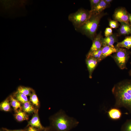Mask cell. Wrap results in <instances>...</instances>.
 Instances as JSON below:
<instances>
[{"label": "cell", "instance_id": "cell-1", "mask_svg": "<svg viewBox=\"0 0 131 131\" xmlns=\"http://www.w3.org/2000/svg\"><path fill=\"white\" fill-rule=\"evenodd\" d=\"M112 91L115 99V107H124L131 114V79L116 83Z\"/></svg>", "mask_w": 131, "mask_h": 131}, {"label": "cell", "instance_id": "cell-2", "mask_svg": "<svg viewBox=\"0 0 131 131\" xmlns=\"http://www.w3.org/2000/svg\"><path fill=\"white\" fill-rule=\"evenodd\" d=\"M50 120V128L53 131H70L79 123L77 119L68 116L62 109L52 116Z\"/></svg>", "mask_w": 131, "mask_h": 131}, {"label": "cell", "instance_id": "cell-3", "mask_svg": "<svg viewBox=\"0 0 131 131\" xmlns=\"http://www.w3.org/2000/svg\"><path fill=\"white\" fill-rule=\"evenodd\" d=\"M106 14L103 12L98 14H90L89 18L77 31L86 36L92 41L96 35V32L101 18Z\"/></svg>", "mask_w": 131, "mask_h": 131}, {"label": "cell", "instance_id": "cell-4", "mask_svg": "<svg viewBox=\"0 0 131 131\" xmlns=\"http://www.w3.org/2000/svg\"><path fill=\"white\" fill-rule=\"evenodd\" d=\"M90 16V10L80 8L76 12L70 14L68 18L69 21L72 23L75 29L83 25Z\"/></svg>", "mask_w": 131, "mask_h": 131}, {"label": "cell", "instance_id": "cell-5", "mask_svg": "<svg viewBox=\"0 0 131 131\" xmlns=\"http://www.w3.org/2000/svg\"><path fill=\"white\" fill-rule=\"evenodd\" d=\"M131 54V52L128 50L123 48H118L117 51L114 53L112 57L120 69H127L126 64Z\"/></svg>", "mask_w": 131, "mask_h": 131}, {"label": "cell", "instance_id": "cell-6", "mask_svg": "<svg viewBox=\"0 0 131 131\" xmlns=\"http://www.w3.org/2000/svg\"><path fill=\"white\" fill-rule=\"evenodd\" d=\"M129 14L125 8H118L115 10L113 15V17L116 21L130 25L129 20Z\"/></svg>", "mask_w": 131, "mask_h": 131}, {"label": "cell", "instance_id": "cell-7", "mask_svg": "<svg viewBox=\"0 0 131 131\" xmlns=\"http://www.w3.org/2000/svg\"><path fill=\"white\" fill-rule=\"evenodd\" d=\"M85 61L89 72V77L91 79L93 73L99 62L96 59L91 57L86 58Z\"/></svg>", "mask_w": 131, "mask_h": 131}, {"label": "cell", "instance_id": "cell-8", "mask_svg": "<svg viewBox=\"0 0 131 131\" xmlns=\"http://www.w3.org/2000/svg\"><path fill=\"white\" fill-rule=\"evenodd\" d=\"M103 37L101 32L97 35L93 40L89 52H92L100 49L102 47V39Z\"/></svg>", "mask_w": 131, "mask_h": 131}, {"label": "cell", "instance_id": "cell-9", "mask_svg": "<svg viewBox=\"0 0 131 131\" xmlns=\"http://www.w3.org/2000/svg\"><path fill=\"white\" fill-rule=\"evenodd\" d=\"M30 126L36 128L40 130L44 128L40 122L38 111L34 113L31 119L28 122L27 126Z\"/></svg>", "mask_w": 131, "mask_h": 131}, {"label": "cell", "instance_id": "cell-10", "mask_svg": "<svg viewBox=\"0 0 131 131\" xmlns=\"http://www.w3.org/2000/svg\"><path fill=\"white\" fill-rule=\"evenodd\" d=\"M107 113L109 117L114 120L120 119L122 115L121 110L119 108L115 107L110 108Z\"/></svg>", "mask_w": 131, "mask_h": 131}, {"label": "cell", "instance_id": "cell-11", "mask_svg": "<svg viewBox=\"0 0 131 131\" xmlns=\"http://www.w3.org/2000/svg\"><path fill=\"white\" fill-rule=\"evenodd\" d=\"M108 5L104 0L100 2L92 9L90 10V14H100L108 7Z\"/></svg>", "mask_w": 131, "mask_h": 131}, {"label": "cell", "instance_id": "cell-12", "mask_svg": "<svg viewBox=\"0 0 131 131\" xmlns=\"http://www.w3.org/2000/svg\"><path fill=\"white\" fill-rule=\"evenodd\" d=\"M118 48L114 46L112 47L106 45L102 47V60L112 53L116 52L118 50Z\"/></svg>", "mask_w": 131, "mask_h": 131}, {"label": "cell", "instance_id": "cell-13", "mask_svg": "<svg viewBox=\"0 0 131 131\" xmlns=\"http://www.w3.org/2000/svg\"><path fill=\"white\" fill-rule=\"evenodd\" d=\"M120 27L118 30L119 35L131 34V25L124 22H121Z\"/></svg>", "mask_w": 131, "mask_h": 131}, {"label": "cell", "instance_id": "cell-14", "mask_svg": "<svg viewBox=\"0 0 131 131\" xmlns=\"http://www.w3.org/2000/svg\"><path fill=\"white\" fill-rule=\"evenodd\" d=\"M115 47L117 48H125L127 49L131 48V35L125 37L122 41L118 42Z\"/></svg>", "mask_w": 131, "mask_h": 131}, {"label": "cell", "instance_id": "cell-15", "mask_svg": "<svg viewBox=\"0 0 131 131\" xmlns=\"http://www.w3.org/2000/svg\"><path fill=\"white\" fill-rule=\"evenodd\" d=\"M116 36L113 34L105 38H102V46L108 45L113 47L114 44L116 42L117 39Z\"/></svg>", "mask_w": 131, "mask_h": 131}, {"label": "cell", "instance_id": "cell-16", "mask_svg": "<svg viewBox=\"0 0 131 131\" xmlns=\"http://www.w3.org/2000/svg\"><path fill=\"white\" fill-rule=\"evenodd\" d=\"M22 108L23 111L26 113L31 114L35 113L38 111L36 109L30 101L23 104Z\"/></svg>", "mask_w": 131, "mask_h": 131}, {"label": "cell", "instance_id": "cell-17", "mask_svg": "<svg viewBox=\"0 0 131 131\" xmlns=\"http://www.w3.org/2000/svg\"><path fill=\"white\" fill-rule=\"evenodd\" d=\"M15 117L18 122H21L25 120H27L29 119L28 115L26 113L20 109L16 111Z\"/></svg>", "mask_w": 131, "mask_h": 131}, {"label": "cell", "instance_id": "cell-18", "mask_svg": "<svg viewBox=\"0 0 131 131\" xmlns=\"http://www.w3.org/2000/svg\"><path fill=\"white\" fill-rule=\"evenodd\" d=\"M102 47L100 49L92 52H89L86 55V58L93 57L96 59L98 62L102 60Z\"/></svg>", "mask_w": 131, "mask_h": 131}, {"label": "cell", "instance_id": "cell-19", "mask_svg": "<svg viewBox=\"0 0 131 131\" xmlns=\"http://www.w3.org/2000/svg\"><path fill=\"white\" fill-rule=\"evenodd\" d=\"M9 99L11 105L15 110L16 111L18 110V109H22L21 103L15 98L11 95L10 96Z\"/></svg>", "mask_w": 131, "mask_h": 131}, {"label": "cell", "instance_id": "cell-20", "mask_svg": "<svg viewBox=\"0 0 131 131\" xmlns=\"http://www.w3.org/2000/svg\"><path fill=\"white\" fill-rule=\"evenodd\" d=\"M33 90L30 88L20 86L18 87L16 92L27 96H30Z\"/></svg>", "mask_w": 131, "mask_h": 131}, {"label": "cell", "instance_id": "cell-21", "mask_svg": "<svg viewBox=\"0 0 131 131\" xmlns=\"http://www.w3.org/2000/svg\"><path fill=\"white\" fill-rule=\"evenodd\" d=\"M11 106L10 102L8 99L7 98L0 103V110L5 112L9 111L11 110Z\"/></svg>", "mask_w": 131, "mask_h": 131}, {"label": "cell", "instance_id": "cell-22", "mask_svg": "<svg viewBox=\"0 0 131 131\" xmlns=\"http://www.w3.org/2000/svg\"><path fill=\"white\" fill-rule=\"evenodd\" d=\"M30 101L32 104L37 107H38L40 105L39 102L35 91L33 90L30 96Z\"/></svg>", "mask_w": 131, "mask_h": 131}, {"label": "cell", "instance_id": "cell-23", "mask_svg": "<svg viewBox=\"0 0 131 131\" xmlns=\"http://www.w3.org/2000/svg\"><path fill=\"white\" fill-rule=\"evenodd\" d=\"M15 98L21 103L23 104L29 101L27 96L17 92L14 94Z\"/></svg>", "mask_w": 131, "mask_h": 131}, {"label": "cell", "instance_id": "cell-24", "mask_svg": "<svg viewBox=\"0 0 131 131\" xmlns=\"http://www.w3.org/2000/svg\"><path fill=\"white\" fill-rule=\"evenodd\" d=\"M121 131H131V118L127 120L123 124Z\"/></svg>", "mask_w": 131, "mask_h": 131}, {"label": "cell", "instance_id": "cell-25", "mask_svg": "<svg viewBox=\"0 0 131 131\" xmlns=\"http://www.w3.org/2000/svg\"><path fill=\"white\" fill-rule=\"evenodd\" d=\"M109 25L111 28H116L118 27L119 24L116 21L111 20L109 21Z\"/></svg>", "mask_w": 131, "mask_h": 131}, {"label": "cell", "instance_id": "cell-26", "mask_svg": "<svg viewBox=\"0 0 131 131\" xmlns=\"http://www.w3.org/2000/svg\"><path fill=\"white\" fill-rule=\"evenodd\" d=\"M101 0H90L91 9H92L100 2Z\"/></svg>", "mask_w": 131, "mask_h": 131}, {"label": "cell", "instance_id": "cell-27", "mask_svg": "<svg viewBox=\"0 0 131 131\" xmlns=\"http://www.w3.org/2000/svg\"><path fill=\"white\" fill-rule=\"evenodd\" d=\"M112 32V30L111 28H106L105 31V37H108L113 35Z\"/></svg>", "mask_w": 131, "mask_h": 131}, {"label": "cell", "instance_id": "cell-28", "mask_svg": "<svg viewBox=\"0 0 131 131\" xmlns=\"http://www.w3.org/2000/svg\"><path fill=\"white\" fill-rule=\"evenodd\" d=\"M26 131H38V130L36 128L30 126Z\"/></svg>", "mask_w": 131, "mask_h": 131}, {"label": "cell", "instance_id": "cell-29", "mask_svg": "<svg viewBox=\"0 0 131 131\" xmlns=\"http://www.w3.org/2000/svg\"><path fill=\"white\" fill-rule=\"evenodd\" d=\"M3 130L5 131H26L23 130H11L6 128H3Z\"/></svg>", "mask_w": 131, "mask_h": 131}, {"label": "cell", "instance_id": "cell-30", "mask_svg": "<svg viewBox=\"0 0 131 131\" xmlns=\"http://www.w3.org/2000/svg\"><path fill=\"white\" fill-rule=\"evenodd\" d=\"M40 131H51L50 128L47 127L44 128L43 129L40 130Z\"/></svg>", "mask_w": 131, "mask_h": 131}, {"label": "cell", "instance_id": "cell-31", "mask_svg": "<svg viewBox=\"0 0 131 131\" xmlns=\"http://www.w3.org/2000/svg\"><path fill=\"white\" fill-rule=\"evenodd\" d=\"M128 18L129 23H130V24L131 25V14H129Z\"/></svg>", "mask_w": 131, "mask_h": 131}, {"label": "cell", "instance_id": "cell-32", "mask_svg": "<svg viewBox=\"0 0 131 131\" xmlns=\"http://www.w3.org/2000/svg\"><path fill=\"white\" fill-rule=\"evenodd\" d=\"M104 0L108 5L112 1V0Z\"/></svg>", "mask_w": 131, "mask_h": 131}, {"label": "cell", "instance_id": "cell-33", "mask_svg": "<svg viewBox=\"0 0 131 131\" xmlns=\"http://www.w3.org/2000/svg\"><path fill=\"white\" fill-rule=\"evenodd\" d=\"M130 64L131 65V62H130ZM129 75L131 76V68L129 72Z\"/></svg>", "mask_w": 131, "mask_h": 131}, {"label": "cell", "instance_id": "cell-34", "mask_svg": "<svg viewBox=\"0 0 131 131\" xmlns=\"http://www.w3.org/2000/svg\"><path fill=\"white\" fill-rule=\"evenodd\" d=\"M50 129H51V128H50ZM51 131H53L51 129Z\"/></svg>", "mask_w": 131, "mask_h": 131}, {"label": "cell", "instance_id": "cell-35", "mask_svg": "<svg viewBox=\"0 0 131 131\" xmlns=\"http://www.w3.org/2000/svg\"><path fill=\"white\" fill-rule=\"evenodd\" d=\"M0 131H2L1 130H0Z\"/></svg>", "mask_w": 131, "mask_h": 131}]
</instances>
